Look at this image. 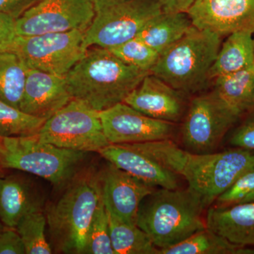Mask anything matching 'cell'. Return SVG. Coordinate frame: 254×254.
Segmentation results:
<instances>
[{
    "label": "cell",
    "instance_id": "obj_34",
    "mask_svg": "<svg viewBox=\"0 0 254 254\" xmlns=\"http://www.w3.org/2000/svg\"><path fill=\"white\" fill-rule=\"evenodd\" d=\"M41 0H0V12L17 19Z\"/></svg>",
    "mask_w": 254,
    "mask_h": 254
},
{
    "label": "cell",
    "instance_id": "obj_21",
    "mask_svg": "<svg viewBox=\"0 0 254 254\" xmlns=\"http://www.w3.org/2000/svg\"><path fill=\"white\" fill-rule=\"evenodd\" d=\"M253 33L234 32L220 46L216 59L209 71L208 79L237 72L254 65Z\"/></svg>",
    "mask_w": 254,
    "mask_h": 254
},
{
    "label": "cell",
    "instance_id": "obj_1",
    "mask_svg": "<svg viewBox=\"0 0 254 254\" xmlns=\"http://www.w3.org/2000/svg\"><path fill=\"white\" fill-rule=\"evenodd\" d=\"M183 177L190 190L209 207L237 179L254 168L252 150L236 148L219 153H191L170 139L127 144Z\"/></svg>",
    "mask_w": 254,
    "mask_h": 254
},
{
    "label": "cell",
    "instance_id": "obj_27",
    "mask_svg": "<svg viewBox=\"0 0 254 254\" xmlns=\"http://www.w3.org/2000/svg\"><path fill=\"white\" fill-rule=\"evenodd\" d=\"M46 224V216L43 210L27 214L18 222L15 229L23 241L26 254L53 253L45 235Z\"/></svg>",
    "mask_w": 254,
    "mask_h": 254
},
{
    "label": "cell",
    "instance_id": "obj_2",
    "mask_svg": "<svg viewBox=\"0 0 254 254\" xmlns=\"http://www.w3.org/2000/svg\"><path fill=\"white\" fill-rule=\"evenodd\" d=\"M150 73L124 63L107 48L92 46L65 79L72 99L101 112L123 103Z\"/></svg>",
    "mask_w": 254,
    "mask_h": 254
},
{
    "label": "cell",
    "instance_id": "obj_11",
    "mask_svg": "<svg viewBox=\"0 0 254 254\" xmlns=\"http://www.w3.org/2000/svg\"><path fill=\"white\" fill-rule=\"evenodd\" d=\"M94 16V0H41L16 20V34L85 31Z\"/></svg>",
    "mask_w": 254,
    "mask_h": 254
},
{
    "label": "cell",
    "instance_id": "obj_19",
    "mask_svg": "<svg viewBox=\"0 0 254 254\" xmlns=\"http://www.w3.org/2000/svg\"><path fill=\"white\" fill-rule=\"evenodd\" d=\"M43 200L29 180L21 175L0 178V220L4 226L16 228L31 212L42 210Z\"/></svg>",
    "mask_w": 254,
    "mask_h": 254
},
{
    "label": "cell",
    "instance_id": "obj_16",
    "mask_svg": "<svg viewBox=\"0 0 254 254\" xmlns=\"http://www.w3.org/2000/svg\"><path fill=\"white\" fill-rule=\"evenodd\" d=\"M71 100L65 77L28 69L19 109L48 120Z\"/></svg>",
    "mask_w": 254,
    "mask_h": 254
},
{
    "label": "cell",
    "instance_id": "obj_31",
    "mask_svg": "<svg viewBox=\"0 0 254 254\" xmlns=\"http://www.w3.org/2000/svg\"><path fill=\"white\" fill-rule=\"evenodd\" d=\"M230 144L235 148L254 150V110L232 133Z\"/></svg>",
    "mask_w": 254,
    "mask_h": 254
},
{
    "label": "cell",
    "instance_id": "obj_20",
    "mask_svg": "<svg viewBox=\"0 0 254 254\" xmlns=\"http://www.w3.org/2000/svg\"><path fill=\"white\" fill-rule=\"evenodd\" d=\"M214 79L212 92L235 116L240 118L254 110V65Z\"/></svg>",
    "mask_w": 254,
    "mask_h": 254
},
{
    "label": "cell",
    "instance_id": "obj_38",
    "mask_svg": "<svg viewBox=\"0 0 254 254\" xmlns=\"http://www.w3.org/2000/svg\"><path fill=\"white\" fill-rule=\"evenodd\" d=\"M3 155V146L2 143H1V138H0V162H1V158H2Z\"/></svg>",
    "mask_w": 254,
    "mask_h": 254
},
{
    "label": "cell",
    "instance_id": "obj_15",
    "mask_svg": "<svg viewBox=\"0 0 254 254\" xmlns=\"http://www.w3.org/2000/svg\"><path fill=\"white\" fill-rule=\"evenodd\" d=\"M183 95L150 73L124 103L150 118L175 123L185 114Z\"/></svg>",
    "mask_w": 254,
    "mask_h": 254
},
{
    "label": "cell",
    "instance_id": "obj_33",
    "mask_svg": "<svg viewBox=\"0 0 254 254\" xmlns=\"http://www.w3.org/2000/svg\"><path fill=\"white\" fill-rule=\"evenodd\" d=\"M17 36L16 19L0 12V52L10 51Z\"/></svg>",
    "mask_w": 254,
    "mask_h": 254
},
{
    "label": "cell",
    "instance_id": "obj_35",
    "mask_svg": "<svg viewBox=\"0 0 254 254\" xmlns=\"http://www.w3.org/2000/svg\"><path fill=\"white\" fill-rule=\"evenodd\" d=\"M158 1L164 14L188 13L195 0H155Z\"/></svg>",
    "mask_w": 254,
    "mask_h": 254
},
{
    "label": "cell",
    "instance_id": "obj_39",
    "mask_svg": "<svg viewBox=\"0 0 254 254\" xmlns=\"http://www.w3.org/2000/svg\"><path fill=\"white\" fill-rule=\"evenodd\" d=\"M6 227L4 226V224H3L1 220H0V233H1V232H2Z\"/></svg>",
    "mask_w": 254,
    "mask_h": 254
},
{
    "label": "cell",
    "instance_id": "obj_25",
    "mask_svg": "<svg viewBox=\"0 0 254 254\" xmlns=\"http://www.w3.org/2000/svg\"><path fill=\"white\" fill-rule=\"evenodd\" d=\"M28 68L12 51L0 52V100L19 109Z\"/></svg>",
    "mask_w": 254,
    "mask_h": 254
},
{
    "label": "cell",
    "instance_id": "obj_30",
    "mask_svg": "<svg viewBox=\"0 0 254 254\" xmlns=\"http://www.w3.org/2000/svg\"><path fill=\"white\" fill-rule=\"evenodd\" d=\"M254 190V168L241 175L225 192L217 198L218 205L237 204Z\"/></svg>",
    "mask_w": 254,
    "mask_h": 254
},
{
    "label": "cell",
    "instance_id": "obj_37",
    "mask_svg": "<svg viewBox=\"0 0 254 254\" xmlns=\"http://www.w3.org/2000/svg\"><path fill=\"white\" fill-rule=\"evenodd\" d=\"M4 167H3L2 164H1V162H0V178L1 177L4 176Z\"/></svg>",
    "mask_w": 254,
    "mask_h": 254
},
{
    "label": "cell",
    "instance_id": "obj_24",
    "mask_svg": "<svg viewBox=\"0 0 254 254\" xmlns=\"http://www.w3.org/2000/svg\"><path fill=\"white\" fill-rule=\"evenodd\" d=\"M108 213L110 235L115 254H159L149 237L136 225H131Z\"/></svg>",
    "mask_w": 254,
    "mask_h": 254
},
{
    "label": "cell",
    "instance_id": "obj_3",
    "mask_svg": "<svg viewBox=\"0 0 254 254\" xmlns=\"http://www.w3.org/2000/svg\"><path fill=\"white\" fill-rule=\"evenodd\" d=\"M57 201L46 210L47 223L55 252L83 254L87 234L102 198L99 175L82 169L65 185Z\"/></svg>",
    "mask_w": 254,
    "mask_h": 254
},
{
    "label": "cell",
    "instance_id": "obj_10",
    "mask_svg": "<svg viewBox=\"0 0 254 254\" xmlns=\"http://www.w3.org/2000/svg\"><path fill=\"white\" fill-rule=\"evenodd\" d=\"M238 119L213 92L195 97L190 102L182 127L185 149L198 154L215 153Z\"/></svg>",
    "mask_w": 254,
    "mask_h": 254
},
{
    "label": "cell",
    "instance_id": "obj_8",
    "mask_svg": "<svg viewBox=\"0 0 254 254\" xmlns=\"http://www.w3.org/2000/svg\"><path fill=\"white\" fill-rule=\"evenodd\" d=\"M37 137L40 141L84 153L98 152L110 144L99 112L75 99L48 119Z\"/></svg>",
    "mask_w": 254,
    "mask_h": 254
},
{
    "label": "cell",
    "instance_id": "obj_13",
    "mask_svg": "<svg viewBox=\"0 0 254 254\" xmlns=\"http://www.w3.org/2000/svg\"><path fill=\"white\" fill-rule=\"evenodd\" d=\"M98 175L107 211L122 221L137 225V215L142 200L154 190V187L110 163Z\"/></svg>",
    "mask_w": 254,
    "mask_h": 254
},
{
    "label": "cell",
    "instance_id": "obj_7",
    "mask_svg": "<svg viewBox=\"0 0 254 254\" xmlns=\"http://www.w3.org/2000/svg\"><path fill=\"white\" fill-rule=\"evenodd\" d=\"M95 16L84 31L83 47L110 48L137 35L161 8L155 0H94Z\"/></svg>",
    "mask_w": 254,
    "mask_h": 254
},
{
    "label": "cell",
    "instance_id": "obj_6",
    "mask_svg": "<svg viewBox=\"0 0 254 254\" xmlns=\"http://www.w3.org/2000/svg\"><path fill=\"white\" fill-rule=\"evenodd\" d=\"M5 169L33 174L57 187L65 186L78 171L86 153L40 141L37 136L1 138Z\"/></svg>",
    "mask_w": 254,
    "mask_h": 254
},
{
    "label": "cell",
    "instance_id": "obj_18",
    "mask_svg": "<svg viewBox=\"0 0 254 254\" xmlns=\"http://www.w3.org/2000/svg\"><path fill=\"white\" fill-rule=\"evenodd\" d=\"M205 223L232 244L254 247V201L211 207L207 212Z\"/></svg>",
    "mask_w": 254,
    "mask_h": 254
},
{
    "label": "cell",
    "instance_id": "obj_22",
    "mask_svg": "<svg viewBox=\"0 0 254 254\" xmlns=\"http://www.w3.org/2000/svg\"><path fill=\"white\" fill-rule=\"evenodd\" d=\"M193 26L187 13H162L147 23L136 37L160 54L181 39Z\"/></svg>",
    "mask_w": 254,
    "mask_h": 254
},
{
    "label": "cell",
    "instance_id": "obj_29",
    "mask_svg": "<svg viewBox=\"0 0 254 254\" xmlns=\"http://www.w3.org/2000/svg\"><path fill=\"white\" fill-rule=\"evenodd\" d=\"M108 50L124 63L148 71L155 66L160 57L158 52L137 37Z\"/></svg>",
    "mask_w": 254,
    "mask_h": 254
},
{
    "label": "cell",
    "instance_id": "obj_14",
    "mask_svg": "<svg viewBox=\"0 0 254 254\" xmlns=\"http://www.w3.org/2000/svg\"><path fill=\"white\" fill-rule=\"evenodd\" d=\"M187 14L195 27L220 36L237 31L254 33V0H195Z\"/></svg>",
    "mask_w": 254,
    "mask_h": 254
},
{
    "label": "cell",
    "instance_id": "obj_17",
    "mask_svg": "<svg viewBox=\"0 0 254 254\" xmlns=\"http://www.w3.org/2000/svg\"><path fill=\"white\" fill-rule=\"evenodd\" d=\"M108 163L152 187L179 188L177 175L154 158L127 144H110L98 152Z\"/></svg>",
    "mask_w": 254,
    "mask_h": 254
},
{
    "label": "cell",
    "instance_id": "obj_5",
    "mask_svg": "<svg viewBox=\"0 0 254 254\" xmlns=\"http://www.w3.org/2000/svg\"><path fill=\"white\" fill-rule=\"evenodd\" d=\"M221 37L192 26L181 39L160 53L150 73L184 94L200 91L209 80Z\"/></svg>",
    "mask_w": 254,
    "mask_h": 254
},
{
    "label": "cell",
    "instance_id": "obj_23",
    "mask_svg": "<svg viewBox=\"0 0 254 254\" xmlns=\"http://www.w3.org/2000/svg\"><path fill=\"white\" fill-rule=\"evenodd\" d=\"M159 254H254V249L232 244L206 227Z\"/></svg>",
    "mask_w": 254,
    "mask_h": 254
},
{
    "label": "cell",
    "instance_id": "obj_40",
    "mask_svg": "<svg viewBox=\"0 0 254 254\" xmlns=\"http://www.w3.org/2000/svg\"><path fill=\"white\" fill-rule=\"evenodd\" d=\"M253 42H254V38L253 39Z\"/></svg>",
    "mask_w": 254,
    "mask_h": 254
},
{
    "label": "cell",
    "instance_id": "obj_12",
    "mask_svg": "<svg viewBox=\"0 0 254 254\" xmlns=\"http://www.w3.org/2000/svg\"><path fill=\"white\" fill-rule=\"evenodd\" d=\"M110 144H128L170 139L175 123L147 116L125 103L99 112Z\"/></svg>",
    "mask_w": 254,
    "mask_h": 254
},
{
    "label": "cell",
    "instance_id": "obj_26",
    "mask_svg": "<svg viewBox=\"0 0 254 254\" xmlns=\"http://www.w3.org/2000/svg\"><path fill=\"white\" fill-rule=\"evenodd\" d=\"M46 120L0 100V138L37 136Z\"/></svg>",
    "mask_w": 254,
    "mask_h": 254
},
{
    "label": "cell",
    "instance_id": "obj_4",
    "mask_svg": "<svg viewBox=\"0 0 254 254\" xmlns=\"http://www.w3.org/2000/svg\"><path fill=\"white\" fill-rule=\"evenodd\" d=\"M201 198L190 189L154 190L142 200L137 226L159 250L170 248L206 228Z\"/></svg>",
    "mask_w": 254,
    "mask_h": 254
},
{
    "label": "cell",
    "instance_id": "obj_36",
    "mask_svg": "<svg viewBox=\"0 0 254 254\" xmlns=\"http://www.w3.org/2000/svg\"><path fill=\"white\" fill-rule=\"evenodd\" d=\"M254 201V190L252 193H251L250 194L247 195V197L242 200L241 203H245V202H252Z\"/></svg>",
    "mask_w": 254,
    "mask_h": 254
},
{
    "label": "cell",
    "instance_id": "obj_32",
    "mask_svg": "<svg viewBox=\"0 0 254 254\" xmlns=\"http://www.w3.org/2000/svg\"><path fill=\"white\" fill-rule=\"evenodd\" d=\"M24 245L15 228L6 227L0 233V254H25Z\"/></svg>",
    "mask_w": 254,
    "mask_h": 254
},
{
    "label": "cell",
    "instance_id": "obj_28",
    "mask_svg": "<svg viewBox=\"0 0 254 254\" xmlns=\"http://www.w3.org/2000/svg\"><path fill=\"white\" fill-rule=\"evenodd\" d=\"M85 254H115L110 239L109 220L103 198L92 219L87 234Z\"/></svg>",
    "mask_w": 254,
    "mask_h": 254
},
{
    "label": "cell",
    "instance_id": "obj_9",
    "mask_svg": "<svg viewBox=\"0 0 254 254\" xmlns=\"http://www.w3.org/2000/svg\"><path fill=\"white\" fill-rule=\"evenodd\" d=\"M84 31L76 30L33 36H17L10 51L28 69L65 77L86 53Z\"/></svg>",
    "mask_w": 254,
    "mask_h": 254
}]
</instances>
